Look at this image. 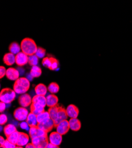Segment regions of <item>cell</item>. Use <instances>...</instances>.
I'll return each mask as SVG.
<instances>
[{
  "mask_svg": "<svg viewBox=\"0 0 132 148\" xmlns=\"http://www.w3.org/2000/svg\"><path fill=\"white\" fill-rule=\"evenodd\" d=\"M21 51L28 56L36 54L38 47L32 39L27 38L24 39L20 44Z\"/></svg>",
  "mask_w": 132,
  "mask_h": 148,
  "instance_id": "cell-1",
  "label": "cell"
},
{
  "mask_svg": "<svg viewBox=\"0 0 132 148\" xmlns=\"http://www.w3.org/2000/svg\"><path fill=\"white\" fill-rule=\"evenodd\" d=\"M16 98V92L14 90L8 88H4L0 93V100L7 104L13 101Z\"/></svg>",
  "mask_w": 132,
  "mask_h": 148,
  "instance_id": "cell-2",
  "label": "cell"
},
{
  "mask_svg": "<svg viewBox=\"0 0 132 148\" xmlns=\"http://www.w3.org/2000/svg\"><path fill=\"white\" fill-rule=\"evenodd\" d=\"M42 65L46 67L49 68L50 70H57L59 66V61L55 58L52 56L44 58L42 60Z\"/></svg>",
  "mask_w": 132,
  "mask_h": 148,
  "instance_id": "cell-3",
  "label": "cell"
},
{
  "mask_svg": "<svg viewBox=\"0 0 132 148\" xmlns=\"http://www.w3.org/2000/svg\"><path fill=\"white\" fill-rule=\"evenodd\" d=\"M28 110L25 107H18L15 110L14 112V117L17 121H25L27 120L29 115Z\"/></svg>",
  "mask_w": 132,
  "mask_h": 148,
  "instance_id": "cell-4",
  "label": "cell"
},
{
  "mask_svg": "<svg viewBox=\"0 0 132 148\" xmlns=\"http://www.w3.org/2000/svg\"><path fill=\"white\" fill-rule=\"evenodd\" d=\"M49 139L47 136L36 138L31 139V143L36 147V148H44L49 143Z\"/></svg>",
  "mask_w": 132,
  "mask_h": 148,
  "instance_id": "cell-5",
  "label": "cell"
},
{
  "mask_svg": "<svg viewBox=\"0 0 132 148\" xmlns=\"http://www.w3.org/2000/svg\"><path fill=\"white\" fill-rule=\"evenodd\" d=\"M38 127L46 133H48L50 132L53 129V127H55V125L54 121L52 119H50L44 122L38 123Z\"/></svg>",
  "mask_w": 132,
  "mask_h": 148,
  "instance_id": "cell-6",
  "label": "cell"
},
{
  "mask_svg": "<svg viewBox=\"0 0 132 148\" xmlns=\"http://www.w3.org/2000/svg\"><path fill=\"white\" fill-rule=\"evenodd\" d=\"M29 136L32 139L36 138H39L42 136H47V133L44 132V130H42L39 127L37 126L31 127L30 129L29 130Z\"/></svg>",
  "mask_w": 132,
  "mask_h": 148,
  "instance_id": "cell-7",
  "label": "cell"
},
{
  "mask_svg": "<svg viewBox=\"0 0 132 148\" xmlns=\"http://www.w3.org/2000/svg\"><path fill=\"white\" fill-rule=\"evenodd\" d=\"M68 117V116L67 114L66 110L62 106H59V110L57 112V118H56V120L54 121L55 125V127L57 125H59V123L62 122V121L67 120Z\"/></svg>",
  "mask_w": 132,
  "mask_h": 148,
  "instance_id": "cell-8",
  "label": "cell"
},
{
  "mask_svg": "<svg viewBox=\"0 0 132 148\" xmlns=\"http://www.w3.org/2000/svg\"><path fill=\"white\" fill-rule=\"evenodd\" d=\"M56 132L61 135L66 134L69 130V123L67 120H64L56 126Z\"/></svg>",
  "mask_w": 132,
  "mask_h": 148,
  "instance_id": "cell-9",
  "label": "cell"
},
{
  "mask_svg": "<svg viewBox=\"0 0 132 148\" xmlns=\"http://www.w3.org/2000/svg\"><path fill=\"white\" fill-rule=\"evenodd\" d=\"M31 97L28 94H21L18 98V103L22 107H27L32 104Z\"/></svg>",
  "mask_w": 132,
  "mask_h": 148,
  "instance_id": "cell-10",
  "label": "cell"
},
{
  "mask_svg": "<svg viewBox=\"0 0 132 148\" xmlns=\"http://www.w3.org/2000/svg\"><path fill=\"white\" fill-rule=\"evenodd\" d=\"M29 62V56L20 52L16 55V64L18 66H23Z\"/></svg>",
  "mask_w": 132,
  "mask_h": 148,
  "instance_id": "cell-11",
  "label": "cell"
},
{
  "mask_svg": "<svg viewBox=\"0 0 132 148\" xmlns=\"http://www.w3.org/2000/svg\"><path fill=\"white\" fill-rule=\"evenodd\" d=\"M49 143L56 146H59L62 142V135L57 132H52L49 135Z\"/></svg>",
  "mask_w": 132,
  "mask_h": 148,
  "instance_id": "cell-12",
  "label": "cell"
},
{
  "mask_svg": "<svg viewBox=\"0 0 132 148\" xmlns=\"http://www.w3.org/2000/svg\"><path fill=\"white\" fill-rule=\"evenodd\" d=\"M66 111L68 117H70V119L77 118L79 113V108L74 104L69 105L67 107Z\"/></svg>",
  "mask_w": 132,
  "mask_h": 148,
  "instance_id": "cell-13",
  "label": "cell"
},
{
  "mask_svg": "<svg viewBox=\"0 0 132 148\" xmlns=\"http://www.w3.org/2000/svg\"><path fill=\"white\" fill-rule=\"evenodd\" d=\"M20 72L18 69L13 68H9L7 69L6 77L7 78L11 81H16L19 78Z\"/></svg>",
  "mask_w": 132,
  "mask_h": 148,
  "instance_id": "cell-14",
  "label": "cell"
},
{
  "mask_svg": "<svg viewBox=\"0 0 132 148\" xmlns=\"http://www.w3.org/2000/svg\"><path fill=\"white\" fill-rule=\"evenodd\" d=\"M58 98L53 94H50L46 97V106L49 107H52L57 105Z\"/></svg>",
  "mask_w": 132,
  "mask_h": 148,
  "instance_id": "cell-15",
  "label": "cell"
},
{
  "mask_svg": "<svg viewBox=\"0 0 132 148\" xmlns=\"http://www.w3.org/2000/svg\"><path fill=\"white\" fill-rule=\"evenodd\" d=\"M29 141V135L25 133L20 132L19 133V138L18 140V142L17 143V146H26Z\"/></svg>",
  "mask_w": 132,
  "mask_h": 148,
  "instance_id": "cell-16",
  "label": "cell"
},
{
  "mask_svg": "<svg viewBox=\"0 0 132 148\" xmlns=\"http://www.w3.org/2000/svg\"><path fill=\"white\" fill-rule=\"evenodd\" d=\"M3 62L8 66H11L16 63V56L11 53H7L3 57Z\"/></svg>",
  "mask_w": 132,
  "mask_h": 148,
  "instance_id": "cell-17",
  "label": "cell"
},
{
  "mask_svg": "<svg viewBox=\"0 0 132 148\" xmlns=\"http://www.w3.org/2000/svg\"><path fill=\"white\" fill-rule=\"evenodd\" d=\"M70 129L72 131H78L81 127V123L79 120L77 118L76 119H70L69 121Z\"/></svg>",
  "mask_w": 132,
  "mask_h": 148,
  "instance_id": "cell-18",
  "label": "cell"
},
{
  "mask_svg": "<svg viewBox=\"0 0 132 148\" xmlns=\"http://www.w3.org/2000/svg\"><path fill=\"white\" fill-rule=\"evenodd\" d=\"M30 110H31V113L34 114L36 116H38L40 113L45 112L44 107H43V106L39 104L34 103H32V104L30 106Z\"/></svg>",
  "mask_w": 132,
  "mask_h": 148,
  "instance_id": "cell-19",
  "label": "cell"
},
{
  "mask_svg": "<svg viewBox=\"0 0 132 148\" xmlns=\"http://www.w3.org/2000/svg\"><path fill=\"white\" fill-rule=\"evenodd\" d=\"M47 87L43 84H39L36 86L34 88L35 93L38 95L45 96L47 92Z\"/></svg>",
  "mask_w": 132,
  "mask_h": 148,
  "instance_id": "cell-20",
  "label": "cell"
},
{
  "mask_svg": "<svg viewBox=\"0 0 132 148\" xmlns=\"http://www.w3.org/2000/svg\"><path fill=\"white\" fill-rule=\"evenodd\" d=\"M26 122L28 123V125L30 127L37 126L38 125L37 116L32 113H30L27 118Z\"/></svg>",
  "mask_w": 132,
  "mask_h": 148,
  "instance_id": "cell-21",
  "label": "cell"
},
{
  "mask_svg": "<svg viewBox=\"0 0 132 148\" xmlns=\"http://www.w3.org/2000/svg\"><path fill=\"white\" fill-rule=\"evenodd\" d=\"M32 103H36L45 107L46 106V97L45 96L36 95L33 97Z\"/></svg>",
  "mask_w": 132,
  "mask_h": 148,
  "instance_id": "cell-22",
  "label": "cell"
},
{
  "mask_svg": "<svg viewBox=\"0 0 132 148\" xmlns=\"http://www.w3.org/2000/svg\"><path fill=\"white\" fill-rule=\"evenodd\" d=\"M21 50V46L17 42L11 43L9 46V51L10 53L14 54V55H16L20 53Z\"/></svg>",
  "mask_w": 132,
  "mask_h": 148,
  "instance_id": "cell-23",
  "label": "cell"
},
{
  "mask_svg": "<svg viewBox=\"0 0 132 148\" xmlns=\"http://www.w3.org/2000/svg\"><path fill=\"white\" fill-rule=\"evenodd\" d=\"M30 81L27 78L25 77H20L17 80L15 81L14 84L21 85L22 87H25L27 89H29L30 86Z\"/></svg>",
  "mask_w": 132,
  "mask_h": 148,
  "instance_id": "cell-24",
  "label": "cell"
},
{
  "mask_svg": "<svg viewBox=\"0 0 132 148\" xmlns=\"http://www.w3.org/2000/svg\"><path fill=\"white\" fill-rule=\"evenodd\" d=\"M16 131H17L16 127L13 124L7 125L4 128V133L7 137L16 132Z\"/></svg>",
  "mask_w": 132,
  "mask_h": 148,
  "instance_id": "cell-25",
  "label": "cell"
},
{
  "mask_svg": "<svg viewBox=\"0 0 132 148\" xmlns=\"http://www.w3.org/2000/svg\"><path fill=\"white\" fill-rule=\"evenodd\" d=\"M59 107V105L57 104L56 106H54L52 107H49V110H48V112H49V113L51 119H52L54 121L56 120V119L57 118Z\"/></svg>",
  "mask_w": 132,
  "mask_h": 148,
  "instance_id": "cell-26",
  "label": "cell"
},
{
  "mask_svg": "<svg viewBox=\"0 0 132 148\" xmlns=\"http://www.w3.org/2000/svg\"><path fill=\"white\" fill-rule=\"evenodd\" d=\"M30 73L33 78H38L40 77L42 72L41 68L37 65L32 66Z\"/></svg>",
  "mask_w": 132,
  "mask_h": 148,
  "instance_id": "cell-27",
  "label": "cell"
},
{
  "mask_svg": "<svg viewBox=\"0 0 132 148\" xmlns=\"http://www.w3.org/2000/svg\"><path fill=\"white\" fill-rule=\"evenodd\" d=\"M19 133L18 131H16V132L11 134V135L8 136L7 137V140H8L10 142L13 143L14 145H17L19 138Z\"/></svg>",
  "mask_w": 132,
  "mask_h": 148,
  "instance_id": "cell-28",
  "label": "cell"
},
{
  "mask_svg": "<svg viewBox=\"0 0 132 148\" xmlns=\"http://www.w3.org/2000/svg\"><path fill=\"white\" fill-rule=\"evenodd\" d=\"M37 118H38V123H40L44 122L47 120L50 119L51 117H50L49 112H44L40 113V114H39L38 116H37Z\"/></svg>",
  "mask_w": 132,
  "mask_h": 148,
  "instance_id": "cell-29",
  "label": "cell"
},
{
  "mask_svg": "<svg viewBox=\"0 0 132 148\" xmlns=\"http://www.w3.org/2000/svg\"><path fill=\"white\" fill-rule=\"evenodd\" d=\"M47 90L51 92V94H54L59 92V86L56 82H51L47 87Z\"/></svg>",
  "mask_w": 132,
  "mask_h": 148,
  "instance_id": "cell-30",
  "label": "cell"
},
{
  "mask_svg": "<svg viewBox=\"0 0 132 148\" xmlns=\"http://www.w3.org/2000/svg\"><path fill=\"white\" fill-rule=\"evenodd\" d=\"M13 90L16 92V93L18 94H26V92L29 90V89L22 87L21 85H17L16 84H14L13 85Z\"/></svg>",
  "mask_w": 132,
  "mask_h": 148,
  "instance_id": "cell-31",
  "label": "cell"
},
{
  "mask_svg": "<svg viewBox=\"0 0 132 148\" xmlns=\"http://www.w3.org/2000/svg\"><path fill=\"white\" fill-rule=\"evenodd\" d=\"M39 62V58L34 55H30L29 56V64L31 66H37Z\"/></svg>",
  "mask_w": 132,
  "mask_h": 148,
  "instance_id": "cell-32",
  "label": "cell"
},
{
  "mask_svg": "<svg viewBox=\"0 0 132 148\" xmlns=\"http://www.w3.org/2000/svg\"><path fill=\"white\" fill-rule=\"evenodd\" d=\"M39 58H44L46 55V50L44 48L41 47H38L36 53L35 54Z\"/></svg>",
  "mask_w": 132,
  "mask_h": 148,
  "instance_id": "cell-33",
  "label": "cell"
},
{
  "mask_svg": "<svg viewBox=\"0 0 132 148\" xmlns=\"http://www.w3.org/2000/svg\"><path fill=\"white\" fill-rule=\"evenodd\" d=\"M8 121V117L5 114H1L0 115V125L1 126L4 125Z\"/></svg>",
  "mask_w": 132,
  "mask_h": 148,
  "instance_id": "cell-34",
  "label": "cell"
},
{
  "mask_svg": "<svg viewBox=\"0 0 132 148\" xmlns=\"http://www.w3.org/2000/svg\"><path fill=\"white\" fill-rule=\"evenodd\" d=\"M20 126L22 129L26 130L29 131V132L30 129V127L29 126V125H28V123L26 121H22L20 124Z\"/></svg>",
  "mask_w": 132,
  "mask_h": 148,
  "instance_id": "cell-35",
  "label": "cell"
},
{
  "mask_svg": "<svg viewBox=\"0 0 132 148\" xmlns=\"http://www.w3.org/2000/svg\"><path fill=\"white\" fill-rule=\"evenodd\" d=\"M16 147V145L10 142L8 140H6L5 143L4 144L3 148H15Z\"/></svg>",
  "mask_w": 132,
  "mask_h": 148,
  "instance_id": "cell-36",
  "label": "cell"
},
{
  "mask_svg": "<svg viewBox=\"0 0 132 148\" xmlns=\"http://www.w3.org/2000/svg\"><path fill=\"white\" fill-rule=\"evenodd\" d=\"M6 72H7V70L5 67L3 66L0 67V78H2L5 75H6Z\"/></svg>",
  "mask_w": 132,
  "mask_h": 148,
  "instance_id": "cell-37",
  "label": "cell"
},
{
  "mask_svg": "<svg viewBox=\"0 0 132 148\" xmlns=\"http://www.w3.org/2000/svg\"><path fill=\"white\" fill-rule=\"evenodd\" d=\"M6 104H5L3 102H1V103H0V106H1V107H0V112H1V113H3L5 110V108L7 107Z\"/></svg>",
  "mask_w": 132,
  "mask_h": 148,
  "instance_id": "cell-38",
  "label": "cell"
},
{
  "mask_svg": "<svg viewBox=\"0 0 132 148\" xmlns=\"http://www.w3.org/2000/svg\"><path fill=\"white\" fill-rule=\"evenodd\" d=\"M44 148H59V146H56L51 143H49Z\"/></svg>",
  "mask_w": 132,
  "mask_h": 148,
  "instance_id": "cell-39",
  "label": "cell"
},
{
  "mask_svg": "<svg viewBox=\"0 0 132 148\" xmlns=\"http://www.w3.org/2000/svg\"><path fill=\"white\" fill-rule=\"evenodd\" d=\"M5 140H5L3 136L0 137V145H1V147H3L4 144L5 143Z\"/></svg>",
  "mask_w": 132,
  "mask_h": 148,
  "instance_id": "cell-40",
  "label": "cell"
},
{
  "mask_svg": "<svg viewBox=\"0 0 132 148\" xmlns=\"http://www.w3.org/2000/svg\"><path fill=\"white\" fill-rule=\"evenodd\" d=\"M26 78H27L30 81H32V80H33V77H32V75H31L30 73H27V74Z\"/></svg>",
  "mask_w": 132,
  "mask_h": 148,
  "instance_id": "cell-41",
  "label": "cell"
},
{
  "mask_svg": "<svg viewBox=\"0 0 132 148\" xmlns=\"http://www.w3.org/2000/svg\"><path fill=\"white\" fill-rule=\"evenodd\" d=\"M25 148H36V147L32 143H28L26 146Z\"/></svg>",
  "mask_w": 132,
  "mask_h": 148,
  "instance_id": "cell-42",
  "label": "cell"
},
{
  "mask_svg": "<svg viewBox=\"0 0 132 148\" xmlns=\"http://www.w3.org/2000/svg\"><path fill=\"white\" fill-rule=\"evenodd\" d=\"M15 148H23V147H22V146H17Z\"/></svg>",
  "mask_w": 132,
  "mask_h": 148,
  "instance_id": "cell-43",
  "label": "cell"
},
{
  "mask_svg": "<svg viewBox=\"0 0 132 148\" xmlns=\"http://www.w3.org/2000/svg\"><path fill=\"white\" fill-rule=\"evenodd\" d=\"M2 130H3V127H2V126L1 127V131H2Z\"/></svg>",
  "mask_w": 132,
  "mask_h": 148,
  "instance_id": "cell-44",
  "label": "cell"
}]
</instances>
